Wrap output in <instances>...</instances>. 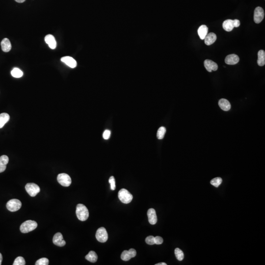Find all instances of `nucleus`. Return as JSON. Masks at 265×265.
Listing matches in <instances>:
<instances>
[{"label": "nucleus", "instance_id": "nucleus-3", "mask_svg": "<svg viewBox=\"0 0 265 265\" xmlns=\"http://www.w3.org/2000/svg\"><path fill=\"white\" fill-rule=\"evenodd\" d=\"M118 196L119 200L124 204L129 203L133 199V195L125 189H121L119 191Z\"/></svg>", "mask_w": 265, "mask_h": 265}, {"label": "nucleus", "instance_id": "nucleus-18", "mask_svg": "<svg viewBox=\"0 0 265 265\" xmlns=\"http://www.w3.org/2000/svg\"><path fill=\"white\" fill-rule=\"evenodd\" d=\"M197 32L200 39L202 40H204L208 34V28L205 25H201L198 29Z\"/></svg>", "mask_w": 265, "mask_h": 265}, {"label": "nucleus", "instance_id": "nucleus-14", "mask_svg": "<svg viewBox=\"0 0 265 265\" xmlns=\"http://www.w3.org/2000/svg\"><path fill=\"white\" fill-rule=\"evenodd\" d=\"M239 57L236 54H231L226 56L225 59V63L228 65H234L239 61Z\"/></svg>", "mask_w": 265, "mask_h": 265}, {"label": "nucleus", "instance_id": "nucleus-38", "mask_svg": "<svg viewBox=\"0 0 265 265\" xmlns=\"http://www.w3.org/2000/svg\"><path fill=\"white\" fill-rule=\"evenodd\" d=\"M167 264L165 263H158V264H155V265H166Z\"/></svg>", "mask_w": 265, "mask_h": 265}, {"label": "nucleus", "instance_id": "nucleus-28", "mask_svg": "<svg viewBox=\"0 0 265 265\" xmlns=\"http://www.w3.org/2000/svg\"><path fill=\"white\" fill-rule=\"evenodd\" d=\"M26 264V262L23 257L19 256L15 259L14 261L13 265H25Z\"/></svg>", "mask_w": 265, "mask_h": 265}, {"label": "nucleus", "instance_id": "nucleus-33", "mask_svg": "<svg viewBox=\"0 0 265 265\" xmlns=\"http://www.w3.org/2000/svg\"><path fill=\"white\" fill-rule=\"evenodd\" d=\"M155 244L160 245L163 243V239L160 236H156L154 237Z\"/></svg>", "mask_w": 265, "mask_h": 265}, {"label": "nucleus", "instance_id": "nucleus-27", "mask_svg": "<svg viewBox=\"0 0 265 265\" xmlns=\"http://www.w3.org/2000/svg\"><path fill=\"white\" fill-rule=\"evenodd\" d=\"M222 178L220 177H216V178H213V179L211 180V185L216 188H218L219 186L222 184Z\"/></svg>", "mask_w": 265, "mask_h": 265}, {"label": "nucleus", "instance_id": "nucleus-24", "mask_svg": "<svg viewBox=\"0 0 265 265\" xmlns=\"http://www.w3.org/2000/svg\"><path fill=\"white\" fill-rule=\"evenodd\" d=\"M11 74L13 77L19 78L23 75V73L19 68H14L11 71Z\"/></svg>", "mask_w": 265, "mask_h": 265}, {"label": "nucleus", "instance_id": "nucleus-37", "mask_svg": "<svg viewBox=\"0 0 265 265\" xmlns=\"http://www.w3.org/2000/svg\"><path fill=\"white\" fill-rule=\"evenodd\" d=\"M2 260H3V256H2L1 253H0V265L1 264Z\"/></svg>", "mask_w": 265, "mask_h": 265}, {"label": "nucleus", "instance_id": "nucleus-5", "mask_svg": "<svg viewBox=\"0 0 265 265\" xmlns=\"http://www.w3.org/2000/svg\"><path fill=\"white\" fill-rule=\"evenodd\" d=\"M7 208L10 212L17 211L22 206V203L17 199H12L9 200L7 203Z\"/></svg>", "mask_w": 265, "mask_h": 265}, {"label": "nucleus", "instance_id": "nucleus-4", "mask_svg": "<svg viewBox=\"0 0 265 265\" xmlns=\"http://www.w3.org/2000/svg\"><path fill=\"white\" fill-rule=\"evenodd\" d=\"M240 26V22L239 20L228 19L224 21L222 24L223 29L227 31H231L234 28H238Z\"/></svg>", "mask_w": 265, "mask_h": 265}, {"label": "nucleus", "instance_id": "nucleus-10", "mask_svg": "<svg viewBox=\"0 0 265 265\" xmlns=\"http://www.w3.org/2000/svg\"><path fill=\"white\" fill-rule=\"evenodd\" d=\"M137 252L134 249H131L129 250H124L121 255V259L123 261H129L132 258L135 257Z\"/></svg>", "mask_w": 265, "mask_h": 265}, {"label": "nucleus", "instance_id": "nucleus-34", "mask_svg": "<svg viewBox=\"0 0 265 265\" xmlns=\"http://www.w3.org/2000/svg\"><path fill=\"white\" fill-rule=\"evenodd\" d=\"M110 131L109 130H106L104 132L103 135V137L104 139H105L106 140H107L110 137Z\"/></svg>", "mask_w": 265, "mask_h": 265}, {"label": "nucleus", "instance_id": "nucleus-32", "mask_svg": "<svg viewBox=\"0 0 265 265\" xmlns=\"http://www.w3.org/2000/svg\"><path fill=\"white\" fill-rule=\"evenodd\" d=\"M146 242L148 245H153L155 244L154 242V237L153 236H149L146 238Z\"/></svg>", "mask_w": 265, "mask_h": 265}, {"label": "nucleus", "instance_id": "nucleus-21", "mask_svg": "<svg viewBox=\"0 0 265 265\" xmlns=\"http://www.w3.org/2000/svg\"><path fill=\"white\" fill-rule=\"evenodd\" d=\"M257 63L259 66H263L265 64V51L261 50L258 53V60Z\"/></svg>", "mask_w": 265, "mask_h": 265}, {"label": "nucleus", "instance_id": "nucleus-30", "mask_svg": "<svg viewBox=\"0 0 265 265\" xmlns=\"http://www.w3.org/2000/svg\"><path fill=\"white\" fill-rule=\"evenodd\" d=\"M9 159L6 155H3L0 157V164L7 165L8 163Z\"/></svg>", "mask_w": 265, "mask_h": 265}, {"label": "nucleus", "instance_id": "nucleus-22", "mask_svg": "<svg viewBox=\"0 0 265 265\" xmlns=\"http://www.w3.org/2000/svg\"><path fill=\"white\" fill-rule=\"evenodd\" d=\"M10 119V116L7 113H2L0 114V129L4 126V124L9 121Z\"/></svg>", "mask_w": 265, "mask_h": 265}, {"label": "nucleus", "instance_id": "nucleus-31", "mask_svg": "<svg viewBox=\"0 0 265 265\" xmlns=\"http://www.w3.org/2000/svg\"><path fill=\"white\" fill-rule=\"evenodd\" d=\"M109 182L110 184V189L112 190H114L116 188V180L114 177H110L109 180Z\"/></svg>", "mask_w": 265, "mask_h": 265}, {"label": "nucleus", "instance_id": "nucleus-7", "mask_svg": "<svg viewBox=\"0 0 265 265\" xmlns=\"http://www.w3.org/2000/svg\"><path fill=\"white\" fill-rule=\"evenodd\" d=\"M57 180L60 184L63 186L69 187L71 184L70 177L66 173H60L57 177Z\"/></svg>", "mask_w": 265, "mask_h": 265}, {"label": "nucleus", "instance_id": "nucleus-26", "mask_svg": "<svg viewBox=\"0 0 265 265\" xmlns=\"http://www.w3.org/2000/svg\"><path fill=\"white\" fill-rule=\"evenodd\" d=\"M174 252H175L176 258L179 261H182L184 258V254L183 252L181 249H179L176 248L175 249Z\"/></svg>", "mask_w": 265, "mask_h": 265}, {"label": "nucleus", "instance_id": "nucleus-17", "mask_svg": "<svg viewBox=\"0 0 265 265\" xmlns=\"http://www.w3.org/2000/svg\"><path fill=\"white\" fill-rule=\"evenodd\" d=\"M216 34L213 33H210L208 34L205 38L204 39V41L206 45H212V44H213L215 41H216Z\"/></svg>", "mask_w": 265, "mask_h": 265}, {"label": "nucleus", "instance_id": "nucleus-16", "mask_svg": "<svg viewBox=\"0 0 265 265\" xmlns=\"http://www.w3.org/2000/svg\"><path fill=\"white\" fill-rule=\"evenodd\" d=\"M45 41L51 49H54L57 47V42L54 37L52 34H48L45 37Z\"/></svg>", "mask_w": 265, "mask_h": 265}, {"label": "nucleus", "instance_id": "nucleus-11", "mask_svg": "<svg viewBox=\"0 0 265 265\" xmlns=\"http://www.w3.org/2000/svg\"><path fill=\"white\" fill-rule=\"evenodd\" d=\"M53 243L54 245L60 247H62L65 246L66 242L63 240V235L60 233H57L53 239Z\"/></svg>", "mask_w": 265, "mask_h": 265}, {"label": "nucleus", "instance_id": "nucleus-29", "mask_svg": "<svg viewBox=\"0 0 265 265\" xmlns=\"http://www.w3.org/2000/svg\"><path fill=\"white\" fill-rule=\"evenodd\" d=\"M49 260L46 258L40 259L35 263V265H48L49 264Z\"/></svg>", "mask_w": 265, "mask_h": 265}, {"label": "nucleus", "instance_id": "nucleus-35", "mask_svg": "<svg viewBox=\"0 0 265 265\" xmlns=\"http://www.w3.org/2000/svg\"><path fill=\"white\" fill-rule=\"evenodd\" d=\"M6 168H7L6 165L0 164V173L4 172V170H6Z\"/></svg>", "mask_w": 265, "mask_h": 265}, {"label": "nucleus", "instance_id": "nucleus-9", "mask_svg": "<svg viewBox=\"0 0 265 265\" xmlns=\"http://www.w3.org/2000/svg\"><path fill=\"white\" fill-rule=\"evenodd\" d=\"M264 11L261 7H257L254 10V21L255 23L259 24L262 21L264 18Z\"/></svg>", "mask_w": 265, "mask_h": 265}, {"label": "nucleus", "instance_id": "nucleus-25", "mask_svg": "<svg viewBox=\"0 0 265 265\" xmlns=\"http://www.w3.org/2000/svg\"><path fill=\"white\" fill-rule=\"evenodd\" d=\"M166 132V129L164 127H160L157 134V137L159 140H162L163 139Z\"/></svg>", "mask_w": 265, "mask_h": 265}, {"label": "nucleus", "instance_id": "nucleus-8", "mask_svg": "<svg viewBox=\"0 0 265 265\" xmlns=\"http://www.w3.org/2000/svg\"><path fill=\"white\" fill-rule=\"evenodd\" d=\"M96 238L101 243H105L108 239V234L104 227H100L96 231Z\"/></svg>", "mask_w": 265, "mask_h": 265}, {"label": "nucleus", "instance_id": "nucleus-1", "mask_svg": "<svg viewBox=\"0 0 265 265\" xmlns=\"http://www.w3.org/2000/svg\"><path fill=\"white\" fill-rule=\"evenodd\" d=\"M78 219L81 221L87 220L89 216V212L86 206L83 204H78L76 211Z\"/></svg>", "mask_w": 265, "mask_h": 265}, {"label": "nucleus", "instance_id": "nucleus-13", "mask_svg": "<svg viewBox=\"0 0 265 265\" xmlns=\"http://www.w3.org/2000/svg\"><path fill=\"white\" fill-rule=\"evenodd\" d=\"M61 61L63 63H64L68 66L70 67V68H75L77 66V64L76 60L73 59V57H69V56H66V57H62L61 59Z\"/></svg>", "mask_w": 265, "mask_h": 265}, {"label": "nucleus", "instance_id": "nucleus-36", "mask_svg": "<svg viewBox=\"0 0 265 265\" xmlns=\"http://www.w3.org/2000/svg\"><path fill=\"white\" fill-rule=\"evenodd\" d=\"M15 1L19 3H24L26 0H15Z\"/></svg>", "mask_w": 265, "mask_h": 265}, {"label": "nucleus", "instance_id": "nucleus-20", "mask_svg": "<svg viewBox=\"0 0 265 265\" xmlns=\"http://www.w3.org/2000/svg\"><path fill=\"white\" fill-rule=\"evenodd\" d=\"M219 107L224 111H228L231 109L230 103L225 99H221L219 101Z\"/></svg>", "mask_w": 265, "mask_h": 265}, {"label": "nucleus", "instance_id": "nucleus-19", "mask_svg": "<svg viewBox=\"0 0 265 265\" xmlns=\"http://www.w3.org/2000/svg\"><path fill=\"white\" fill-rule=\"evenodd\" d=\"M1 47L4 52H10L11 49V43L8 38H5L1 41Z\"/></svg>", "mask_w": 265, "mask_h": 265}, {"label": "nucleus", "instance_id": "nucleus-23", "mask_svg": "<svg viewBox=\"0 0 265 265\" xmlns=\"http://www.w3.org/2000/svg\"><path fill=\"white\" fill-rule=\"evenodd\" d=\"M86 259L91 263H95L98 259V256L94 251H90L86 256Z\"/></svg>", "mask_w": 265, "mask_h": 265}, {"label": "nucleus", "instance_id": "nucleus-2", "mask_svg": "<svg viewBox=\"0 0 265 265\" xmlns=\"http://www.w3.org/2000/svg\"><path fill=\"white\" fill-rule=\"evenodd\" d=\"M37 223L34 220H28L22 223L20 226V231L23 233H27L36 229Z\"/></svg>", "mask_w": 265, "mask_h": 265}, {"label": "nucleus", "instance_id": "nucleus-6", "mask_svg": "<svg viewBox=\"0 0 265 265\" xmlns=\"http://www.w3.org/2000/svg\"><path fill=\"white\" fill-rule=\"evenodd\" d=\"M28 193L31 197H34L40 193V189L38 185L34 183H28L25 186Z\"/></svg>", "mask_w": 265, "mask_h": 265}, {"label": "nucleus", "instance_id": "nucleus-15", "mask_svg": "<svg viewBox=\"0 0 265 265\" xmlns=\"http://www.w3.org/2000/svg\"><path fill=\"white\" fill-rule=\"evenodd\" d=\"M147 216H148V220L150 224L154 225L157 223V216L155 210L153 208L148 210L147 211Z\"/></svg>", "mask_w": 265, "mask_h": 265}, {"label": "nucleus", "instance_id": "nucleus-12", "mask_svg": "<svg viewBox=\"0 0 265 265\" xmlns=\"http://www.w3.org/2000/svg\"><path fill=\"white\" fill-rule=\"evenodd\" d=\"M204 66L208 72H211L212 71H216L218 70V64L211 60H206L204 61Z\"/></svg>", "mask_w": 265, "mask_h": 265}]
</instances>
